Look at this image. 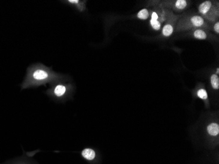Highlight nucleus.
<instances>
[{
  "label": "nucleus",
  "instance_id": "9d476101",
  "mask_svg": "<svg viewBox=\"0 0 219 164\" xmlns=\"http://www.w3.org/2000/svg\"><path fill=\"white\" fill-rule=\"evenodd\" d=\"M148 17H149V12L146 9H143L141 10L137 14V17L139 19L146 20L148 19Z\"/></svg>",
  "mask_w": 219,
  "mask_h": 164
},
{
  "label": "nucleus",
  "instance_id": "423d86ee",
  "mask_svg": "<svg viewBox=\"0 0 219 164\" xmlns=\"http://www.w3.org/2000/svg\"><path fill=\"white\" fill-rule=\"evenodd\" d=\"M82 156L87 159L92 160L95 157V152L94 150H92V149L87 148L85 149V150L82 152Z\"/></svg>",
  "mask_w": 219,
  "mask_h": 164
},
{
  "label": "nucleus",
  "instance_id": "f03ea898",
  "mask_svg": "<svg viewBox=\"0 0 219 164\" xmlns=\"http://www.w3.org/2000/svg\"><path fill=\"white\" fill-rule=\"evenodd\" d=\"M60 82L62 81H59L52 83L51 88L49 90V91L52 93V94L57 98L62 97L68 91V87H69V85L64 84V83H60Z\"/></svg>",
  "mask_w": 219,
  "mask_h": 164
},
{
  "label": "nucleus",
  "instance_id": "39448f33",
  "mask_svg": "<svg viewBox=\"0 0 219 164\" xmlns=\"http://www.w3.org/2000/svg\"><path fill=\"white\" fill-rule=\"evenodd\" d=\"M191 23L196 27L202 26L205 23V21L202 17L199 16H193L191 18Z\"/></svg>",
  "mask_w": 219,
  "mask_h": 164
},
{
  "label": "nucleus",
  "instance_id": "7ed1b4c3",
  "mask_svg": "<svg viewBox=\"0 0 219 164\" xmlns=\"http://www.w3.org/2000/svg\"><path fill=\"white\" fill-rule=\"evenodd\" d=\"M212 5L211 2L210 1H206L203 3H202V4H200L199 7H198V10L199 12L202 14H205L208 13V11L210 10L211 7Z\"/></svg>",
  "mask_w": 219,
  "mask_h": 164
},
{
  "label": "nucleus",
  "instance_id": "9b49d317",
  "mask_svg": "<svg viewBox=\"0 0 219 164\" xmlns=\"http://www.w3.org/2000/svg\"><path fill=\"white\" fill-rule=\"evenodd\" d=\"M186 6H187V2L185 0H178L175 3L176 8L178 9H184L186 8Z\"/></svg>",
  "mask_w": 219,
  "mask_h": 164
},
{
  "label": "nucleus",
  "instance_id": "f257e3e1",
  "mask_svg": "<svg viewBox=\"0 0 219 164\" xmlns=\"http://www.w3.org/2000/svg\"><path fill=\"white\" fill-rule=\"evenodd\" d=\"M64 76L54 72L51 68L41 63H35L27 68L22 88L36 87L47 83L52 84L59 81H64Z\"/></svg>",
  "mask_w": 219,
  "mask_h": 164
},
{
  "label": "nucleus",
  "instance_id": "2eb2a0df",
  "mask_svg": "<svg viewBox=\"0 0 219 164\" xmlns=\"http://www.w3.org/2000/svg\"><path fill=\"white\" fill-rule=\"evenodd\" d=\"M214 30L217 34H219V23H217L214 26Z\"/></svg>",
  "mask_w": 219,
  "mask_h": 164
},
{
  "label": "nucleus",
  "instance_id": "20e7f679",
  "mask_svg": "<svg viewBox=\"0 0 219 164\" xmlns=\"http://www.w3.org/2000/svg\"><path fill=\"white\" fill-rule=\"evenodd\" d=\"M207 131L212 136H216L219 133V125L217 123H213L207 127Z\"/></svg>",
  "mask_w": 219,
  "mask_h": 164
},
{
  "label": "nucleus",
  "instance_id": "ddd939ff",
  "mask_svg": "<svg viewBox=\"0 0 219 164\" xmlns=\"http://www.w3.org/2000/svg\"><path fill=\"white\" fill-rule=\"evenodd\" d=\"M197 96H198L199 98H202V99H203V100L207 99L208 97L207 91L203 89H201L198 91H197Z\"/></svg>",
  "mask_w": 219,
  "mask_h": 164
},
{
  "label": "nucleus",
  "instance_id": "6e6552de",
  "mask_svg": "<svg viewBox=\"0 0 219 164\" xmlns=\"http://www.w3.org/2000/svg\"><path fill=\"white\" fill-rule=\"evenodd\" d=\"M211 83L212 87L214 89L219 88V78L217 74H213L211 77Z\"/></svg>",
  "mask_w": 219,
  "mask_h": 164
},
{
  "label": "nucleus",
  "instance_id": "4468645a",
  "mask_svg": "<svg viewBox=\"0 0 219 164\" xmlns=\"http://www.w3.org/2000/svg\"><path fill=\"white\" fill-rule=\"evenodd\" d=\"M152 20H158V15L156 12H153L152 14Z\"/></svg>",
  "mask_w": 219,
  "mask_h": 164
},
{
  "label": "nucleus",
  "instance_id": "f8f14e48",
  "mask_svg": "<svg viewBox=\"0 0 219 164\" xmlns=\"http://www.w3.org/2000/svg\"><path fill=\"white\" fill-rule=\"evenodd\" d=\"M150 24L152 27L156 30H159L161 28V23L158 20H150Z\"/></svg>",
  "mask_w": 219,
  "mask_h": 164
},
{
  "label": "nucleus",
  "instance_id": "dca6fc26",
  "mask_svg": "<svg viewBox=\"0 0 219 164\" xmlns=\"http://www.w3.org/2000/svg\"><path fill=\"white\" fill-rule=\"evenodd\" d=\"M218 73H219V69L217 68V74H218Z\"/></svg>",
  "mask_w": 219,
  "mask_h": 164
},
{
  "label": "nucleus",
  "instance_id": "0eeeda50",
  "mask_svg": "<svg viewBox=\"0 0 219 164\" xmlns=\"http://www.w3.org/2000/svg\"><path fill=\"white\" fill-rule=\"evenodd\" d=\"M173 30L174 28L173 26H172L171 24H167L163 26L162 30V34L164 36H166V37H169V36H170L172 34H173Z\"/></svg>",
  "mask_w": 219,
  "mask_h": 164
},
{
  "label": "nucleus",
  "instance_id": "1a4fd4ad",
  "mask_svg": "<svg viewBox=\"0 0 219 164\" xmlns=\"http://www.w3.org/2000/svg\"><path fill=\"white\" fill-rule=\"evenodd\" d=\"M193 36L198 39H205L207 38V34L202 30H197L193 33Z\"/></svg>",
  "mask_w": 219,
  "mask_h": 164
}]
</instances>
